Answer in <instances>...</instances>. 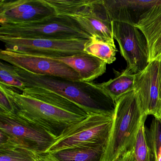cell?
I'll use <instances>...</instances> for the list:
<instances>
[{
  "label": "cell",
  "mask_w": 161,
  "mask_h": 161,
  "mask_svg": "<svg viewBox=\"0 0 161 161\" xmlns=\"http://www.w3.org/2000/svg\"><path fill=\"white\" fill-rule=\"evenodd\" d=\"M84 51L110 64L116 59V54L117 50L114 42H109L92 36L85 45Z\"/></svg>",
  "instance_id": "obj_19"
},
{
  "label": "cell",
  "mask_w": 161,
  "mask_h": 161,
  "mask_svg": "<svg viewBox=\"0 0 161 161\" xmlns=\"http://www.w3.org/2000/svg\"><path fill=\"white\" fill-rule=\"evenodd\" d=\"M135 27L147 39L149 62L159 59L161 56V0H156L142 15Z\"/></svg>",
  "instance_id": "obj_14"
},
{
  "label": "cell",
  "mask_w": 161,
  "mask_h": 161,
  "mask_svg": "<svg viewBox=\"0 0 161 161\" xmlns=\"http://www.w3.org/2000/svg\"><path fill=\"white\" fill-rule=\"evenodd\" d=\"M159 59L149 62L147 67L135 74L134 90L145 116H155L159 103Z\"/></svg>",
  "instance_id": "obj_12"
},
{
  "label": "cell",
  "mask_w": 161,
  "mask_h": 161,
  "mask_svg": "<svg viewBox=\"0 0 161 161\" xmlns=\"http://www.w3.org/2000/svg\"><path fill=\"white\" fill-rule=\"evenodd\" d=\"M114 111L88 115L70 126L45 153H52L75 147L108 144L114 123Z\"/></svg>",
  "instance_id": "obj_5"
},
{
  "label": "cell",
  "mask_w": 161,
  "mask_h": 161,
  "mask_svg": "<svg viewBox=\"0 0 161 161\" xmlns=\"http://www.w3.org/2000/svg\"><path fill=\"white\" fill-rule=\"evenodd\" d=\"M145 116L134 90L116 102L114 123L103 161H114L134 147L137 134Z\"/></svg>",
  "instance_id": "obj_3"
},
{
  "label": "cell",
  "mask_w": 161,
  "mask_h": 161,
  "mask_svg": "<svg viewBox=\"0 0 161 161\" xmlns=\"http://www.w3.org/2000/svg\"><path fill=\"white\" fill-rule=\"evenodd\" d=\"M14 68L26 87H40L56 93L78 105L88 115L114 111L115 102L99 84L36 75Z\"/></svg>",
  "instance_id": "obj_2"
},
{
  "label": "cell",
  "mask_w": 161,
  "mask_h": 161,
  "mask_svg": "<svg viewBox=\"0 0 161 161\" xmlns=\"http://www.w3.org/2000/svg\"><path fill=\"white\" fill-rule=\"evenodd\" d=\"M0 26V37L57 40L92 37L73 19L57 14L39 21Z\"/></svg>",
  "instance_id": "obj_4"
},
{
  "label": "cell",
  "mask_w": 161,
  "mask_h": 161,
  "mask_svg": "<svg viewBox=\"0 0 161 161\" xmlns=\"http://www.w3.org/2000/svg\"><path fill=\"white\" fill-rule=\"evenodd\" d=\"M38 154L19 145L7 134L0 135V161H37Z\"/></svg>",
  "instance_id": "obj_17"
},
{
  "label": "cell",
  "mask_w": 161,
  "mask_h": 161,
  "mask_svg": "<svg viewBox=\"0 0 161 161\" xmlns=\"http://www.w3.org/2000/svg\"><path fill=\"white\" fill-rule=\"evenodd\" d=\"M57 14L69 17L91 36L114 41L112 22L109 21L102 0H47Z\"/></svg>",
  "instance_id": "obj_6"
},
{
  "label": "cell",
  "mask_w": 161,
  "mask_h": 161,
  "mask_svg": "<svg viewBox=\"0 0 161 161\" xmlns=\"http://www.w3.org/2000/svg\"><path fill=\"white\" fill-rule=\"evenodd\" d=\"M155 116H158L161 117V97L160 98V99H159L158 112H157V115Z\"/></svg>",
  "instance_id": "obj_25"
},
{
  "label": "cell",
  "mask_w": 161,
  "mask_h": 161,
  "mask_svg": "<svg viewBox=\"0 0 161 161\" xmlns=\"http://www.w3.org/2000/svg\"><path fill=\"white\" fill-rule=\"evenodd\" d=\"M0 114H16V107L10 88L0 84Z\"/></svg>",
  "instance_id": "obj_22"
},
{
  "label": "cell",
  "mask_w": 161,
  "mask_h": 161,
  "mask_svg": "<svg viewBox=\"0 0 161 161\" xmlns=\"http://www.w3.org/2000/svg\"><path fill=\"white\" fill-rule=\"evenodd\" d=\"M47 58L57 60L67 65L79 74L80 81L86 82H92L103 75L106 71L107 64L99 58L86 53L62 58Z\"/></svg>",
  "instance_id": "obj_15"
},
{
  "label": "cell",
  "mask_w": 161,
  "mask_h": 161,
  "mask_svg": "<svg viewBox=\"0 0 161 161\" xmlns=\"http://www.w3.org/2000/svg\"><path fill=\"white\" fill-rule=\"evenodd\" d=\"M107 144L75 147L51 153L58 161H103Z\"/></svg>",
  "instance_id": "obj_16"
},
{
  "label": "cell",
  "mask_w": 161,
  "mask_h": 161,
  "mask_svg": "<svg viewBox=\"0 0 161 161\" xmlns=\"http://www.w3.org/2000/svg\"><path fill=\"white\" fill-rule=\"evenodd\" d=\"M149 128L145 127L148 147L155 161H161V117L153 116Z\"/></svg>",
  "instance_id": "obj_20"
},
{
  "label": "cell",
  "mask_w": 161,
  "mask_h": 161,
  "mask_svg": "<svg viewBox=\"0 0 161 161\" xmlns=\"http://www.w3.org/2000/svg\"><path fill=\"white\" fill-rule=\"evenodd\" d=\"M56 14L47 0L0 1V24L39 21Z\"/></svg>",
  "instance_id": "obj_11"
},
{
  "label": "cell",
  "mask_w": 161,
  "mask_h": 161,
  "mask_svg": "<svg viewBox=\"0 0 161 161\" xmlns=\"http://www.w3.org/2000/svg\"><path fill=\"white\" fill-rule=\"evenodd\" d=\"M0 84L21 91L26 87V84L17 73L14 66L2 61L0 63Z\"/></svg>",
  "instance_id": "obj_21"
},
{
  "label": "cell",
  "mask_w": 161,
  "mask_h": 161,
  "mask_svg": "<svg viewBox=\"0 0 161 161\" xmlns=\"http://www.w3.org/2000/svg\"><path fill=\"white\" fill-rule=\"evenodd\" d=\"M105 14L110 22L135 26L142 15L156 0H102Z\"/></svg>",
  "instance_id": "obj_13"
},
{
  "label": "cell",
  "mask_w": 161,
  "mask_h": 161,
  "mask_svg": "<svg viewBox=\"0 0 161 161\" xmlns=\"http://www.w3.org/2000/svg\"><path fill=\"white\" fill-rule=\"evenodd\" d=\"M87 39H22L0 37L5 49L47 58H62L83 54Z\"/></svg>",
  "instance_id": "obj_7"
},
{
  "label": "cell",
  "mask_w": 161,
  "mask_h": 161,
  "mask_svg": "<svg viewBox=\"0 0 161 161\" xmlns=\"http://www.w3.org/2000/svg\"><path fill=\"white\" fill-rule=\"evenodd\" d=\"M148 161H154V158H153V157H152Z\"/></svg>",
  "instance_id": "obj_27"
},
{
  "label": "cell",
  "mask_w": 161,
  "mask_h": 161,
  "mask_svg": "<svg viewBox=\"0 0 161 161\" xmlns=\"http://www.w3.org/2000/svg\"><path fill=\"white\" fill-rule=\"evenodd\" d=\"M0 59L14 66L36 75L55 76L71 80L80 81L79 74L75 70L57 60L5 49L0 51Z\"/></svg>",
  "instance_id": "obj_10"
},
{
  "label": "cell",
  "mask_w": 161,
  "mask_h": 161,
  "mask_svg": "<svg viewBox=\"0 0 161 161\" xmlns=\"http://www.w3.org/2000/svg\"><path fill=\"white\" fill-rule=\"evenodd\" d=\"M10 88L16 114L55 138L88 115L74 103L49 90L27 87L20 92Z\"/></svg>",
  "instance_id": "obj_1"
},
{
  "label": "cell",
  "mask_w": 161,
  "mask_h": 161,
  "mask_svg": "<svg viewBox=\"0 0 161 161\" xmlns=\"http://www.w3.org/2000/svg\"><path fill=\"white\" fill-rule=\"evenodd\" d=\"M112 30L120 54L127 62L126 69L133 74L144 70L150 62L147 43L143 33L135 26L114 21Z\"/></svg>",
  "instance_id": "obj_8"
},
{
  "label": "cell",
  "mask_w": 161,
  "mask_h": 161,
  "mask_svg": "<svg viewBox=\"0 0 161 161\" xmlns=\"http://www.w3.org/2000/svg\"><path fill=\"white\" fill-rule=\"evenodd\" d=\"M0 131L37 154L45 153L56 139L43 129L16 114H0Z\"/></svg>",
  "instance_id": "obj_9"
},
{
  "label": "cell",
  "mask_w": 161,
  "mask_h": 161,
  "mask_svg": "<svg viewBox=\"0 0 161 161\" xmlns=\"http://www.w3.org/2000/svg\"><path fill=\"white\" fill-rule=\"evenodd\" d=\"M114 161H125V154H123L122 155H120Z\"/></svg>",
  "instance_id": "obj_26"
},
{
  "label": "cell",
  "mask_w": 161,
  "mask_h": 161,
  "mask_svg": "<svg viewBox=\"0 0 161 161\" xmlns=\"http://www.w3.org/2000/svg\"><path fill=\"white\" fill-rule=\"evenodd\" d=\"M135 80V74L125 69L114 79L99 84L116 102L123 95L133 91Z\"/></svg>",
  "instance_id": "obj_18"
},
{
  "label": "cell",
  "mask_w": 161,
  "mask_h": 161,
  "mask_svg": "<svg viewBox=\"0 0 161 161\" xmlns=\"http://www.w3.org/2000/svg\"><path fill=\"white\" fill-rule=\"evenodd\" d=\"M37 161H58L55 157L50 153H43L38 154Z\"/></svg>",
  "instance_id": "obj_23"
},
{
  "label": "cell",
  "mask_w": 161,
  "mask_h": 161,
  "mask_svg": "<svg viewBox=\"0 0 161 161\" xmlns=\"http://www.w3.org/2000/svg\"><path fill=\"white\" fill-rule=\"evenodd\" d=\"M159 99L161 97V56L159 59Z\"/></svg>",
  "instance_id": "obj_24"
}]
</instances>
